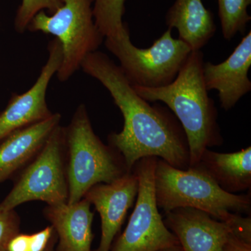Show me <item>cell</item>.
<instances>
[{
  "instance_id": "6da1fadb",
  "label": "cell",
  "mask_w": 251,
  "mask_h": 251,
  "mask_svg": "<svg viewBox=\"0 0 251 251\" xmlns=\"http://www.w3.org/2000/svg\"><path fill=\"white\" fill-rule=\"evenodd\" d=\"M80 68L106 88L123 115L122 131L110 133L108 142L123 157L128 171L141 158L151 156L178 169L189 168L187 138L168 108L151 105L141 98L120 67L103 52L97 50L87 54Z\"/></svg>"
},
{
  "instance_id": "7a4b0ae2",
  "label": "cell",
  "mask_w": 251,
  "mask_h": 251,
  "mask_svg": "<svg viewBox=\"0 0 251 251\" xmlns=\"http://www.w3.org/2000/svg\"><path fill=\"white\" fill-rule=\"evenodd\" d=\"M204 62L202 51H192L169 85L158 88L132 85L141 98L148 102H163L174 113L187 138L189 167L198 164L206 149L220 146L224 142L217 109L203 77Z\"/></svg>"
},
{
  "instance_id": "3957f363",
  "label": "cell",
  "mask_w": 251,
  "mask_h": 251,
  "mask_svg": "<svg viewBox=\"0 0 251 251\" xmlns=\"http://www.w3.org/2000/svg\"><path fill=\"white\" fill-rule=\"evenodd\" d=\"M154 185L157 205L165 213L191 207L231 222L239 213L250 211V196L226 192L198 165L178 169L158 158Z\"/></svg>"
},
{
  "instance_id": "277c9868",
  "label": "cell",
  "mask_w": 251,
  "mask_h": 251,
  "mask_svg": "<svg viewBox=\"0 0 251 251\" xmlns=\"http://www.w3.org/2000/svg\"><path fill=\"white\" fill-rule=\"evenodd\" d=\"M64 133L68 204L79 202L94 185L110 184L130 173L122 155L94 133L83 104L77 107Z\"/></svg>"
},
{
  "instance_id": "5b68a950",
  "label": "cell",
  "mask_w": 251,
  "mask_h": 251,
  "mask_svg": "<svg viewBox=\"0 0 251 251\" xmlns=\"http://www.w3.org/2000/svg\"><path fill=\"white\" fill-rule=\"evenodd\" d=\"M105 46L118 59L130 85L148 88L172 83L192 52L188 44L173 37L170 28L150 48L139 49L131 42L127 24L120 35L105 38Z\"/></svg>"
},
{
  "instance_id": "8992f818",
  "label": "cell",
  "mask_w": 251,
  "mask_h": 251,
  "mask_svg": "<svg viewBox=\"0 0 251 251\" xmlns=\"http://www.w3.org/2000/svg\"><path fill=\"white\" fill-rule=\"evenodd\" d=\"M92 0H63L54 14L39 11L31 19L27 29L52 34L62 45V61L57 77L65 82L81 67L87 54L95 52L104 36L94 22Z\"/></svg>"
},
{
  "instance_id": "52a82bcc",
  "label": "cell",
  "mask_w": 251,
  "mask_h": 251,
  "mask_svg": "<svg viewBox=\"0 0 251 251\" xmlns=\"http://www.w3.org/2000/svg\"><path fill=\"white\" fill-rule=\"evenodd\" d=\"M68 196L65 133L59 125L21 171L14 187L0 202V211L13 210L31 201H42L48 205L67 202Z\"/></svg>"
},
{
  "instance_id": "ba28073f",
  "label": "cell",
  "mask_w": 251,
  "mask_h": 251,
  "mask_svg": "<svg viewBox=\"0 0 251 251\" xmlns=\"http://www.w3.org/2000/svg\"><path fill=\"white\" fill-rule=\"evenodd\" d=\"M156 157H145L135 163L138 179L134 210L125 230L110 251H161L179 246L177 238L166 227L157 205L154 173Z\"/></svg>"
},
{
  "instance_id": "9c48e42d",
  "label": "cell",
  "mask_w": 251,
  "mask_h": 251,
  "mask_svg": "<svg viewBox=\"0 0 251 251\" xmlns=\"http://www.w3.org/2000/svg\"><path fill=\"white\" fill-rule=\"evenodd\" d=\"M164 223L177 238L183 251H223L231 234L246 238L251 232L250 217L237 214L231 222H224L191 207L166 212Z\"/></svg>"
},
{
  "instance_id": "30bf717a",
  "label": "cell",
  "mask_w": 251,
  "mask_h": 251,
  "mask_svg": "<svg viewBox=\"0 0 251 251\" xmlns=\"http://www.w3.org/2000/svg\"><path fill=\"white\" fill-rule=\"evenodd\" d=\"M49 58L34 85L27 92L14 94L0 112V140L15 130L44 121L52 116L46 103L50 82L58 72L62 61V45L54 38L48 45Z\"/></svg>"
},
{
  "instance_id": "8fae6325",
  "label": "cell",
  "mask_w": 251,
  "mask_h": 251,
  "mask_svg": "<svg viewBox=\"0 0 251 251\" xmlns=\"http://www.w3.org/2000/svg\"><path fill=\"white\" fill-rule=\"evenodd\" d=\"M138 186L137 175L131 171L110 184L94 185L86 192L83 198L95 206L101 221L100 244L94 251H110L127 211L134 203Z\"/></svg>"
},
{
  "instance_id": "7c38bea8",
  "label": "cell",
  "mask_w": 251,
  "mask_h": 251,
  "mask_svg": "<svg viewBox=\"0 0 251 251\" xmlns=\"http://www.w3.org/2000/svg\"><path fill=\"white\" fill-rule=\"evenodd\" d=\"M251 67V31L242 38L233 52L224 62H204L203 77L207 90L218 92L221 108L228 111L251 92L249 77Z\"/></svg>"
},
{
  "instance_id": "4fadbf2b",
  "label": "cell",
  "mask_w": 251,
  "mask_h": 251,
  "mask_svg": "<svg viewBox=\"0 0 251 251\" xmlns=\"http://www.w3.org/2000/svg\"><path fill=\"white\" fill-rule=\"evenodd\" d=\"M60 114L15 130L0 140V183L24 169L41 151L54 128L60 125Z\"/></svg>"
},
{
  "instance_id": "5bb4252c",
  "label": "cell",
  "mask_w": 251,
  "mask_h": 251,
  "mask_svg": "<svg viewBox=\"0 0 251 251\" xmlns=\"http://www.w3.org/2000/svg\"><path fill=\"white\" fill-rule=\"evenodd\" d=\"M90 206L85 198L74 204L46 206L44 215L57 234L56 251H92L94 214Z\"/></svg>"
},
{
  "instance_id": "9a60e30c",
  "label": "cell",
  "mask_w": 251,
  "mask_h": 251,
  "mask_svg": "<svg viewBox=\"0 0 251 251\" xmlns=\"http://www.w3.org/2000/svg\"><path fill=\"white\" fill-rule=\"evenodd\" d=\"M166 23L170 29H177L178 39L192 51L201 50L216 31L214 15L202 0H175L167 11Z\"/></svg>"
},
{
  "instance_id": "2e32d148",
  "label": "cell",
  "mask_w": 251,
  "mask_h": 251,
  "mask_svg": "<svg viewBox=\"0 0 251 251\" xmlns=\"http://www.w3.org/2000/svg\"><path fill=\"white\" fill-rule=\"evenodd\" d=\"M198 166L226 192L246 191L251 186V148L234 153L204 150Z\"/></svg>"
},
{
  "instance_id": "e0dca14e",
  "label": "cell",
  "mask_w": 251,
  "mask_h": 251,
  "mask_svg": "<svg viewBox=\"0 0 251 251\" xmlns=\"http://www.w3.org/2000/svg\"><path fill=\"white\" fill-rule=\"evenodd\" d=\"M94 22L104 38L120 35L125 27L126 0H92Z\"/></svg>"
},
{
  "instance_id": "ac0fdd59",
  "label": "cell",
  "mask_w": 251,
  "mask_h": 251,
  "mask_svg": "<svg viewBox=\"0 0 251 251\" xmlns=\"http://www.w3.org/2000/svg\"><path fill=\"white\" fill-rule=\"evenodd\" d=\"M221 30L226 40L230 41L238 33L244 34L251 17L248 8L251 0H217Z\"/></svg>"
},
{
  "instance_id": "d6986e66",
  "label": "cell",
  "mask_w": 251,
  "mask_h": 251,
  "mask_svg": "<svg viewBox=\"0 0 251 251\" xmlns=\"http://www.w3.org/2000/svg\"><path fill=\"white\" fill-rule=\"evenodd\" d=\"M62 4L63 0H22L15 18V29L19 34H23L31 19L39 11L47 10L50 14H52Z\"/></svg>"
},
{
  "instance_id": "ffe728a7",
  "label": "cell",
  "mask_w": 251,
  "mask_h": 251,
  "mask_svg": "<svg viewBox=\"0 0 251 251\" xmlns=\"http://www.w3.org/2000/svg\"><path fill=\"white\" fill-rule=\"evenodd\" d=\"M21 220L15 209L0 211V251H8L10 241L20 233Z\"/></svg>"
},
{
  "instance_id": "44dd1931",
  "label": "cell",
  "mask_w": 251,
  "mask_h": 251,
  "mask_svg": "<svg viewBox=\"0 0 251 251\" xmlns=\"http://www.w3.org/2000/svg\"><path fill=\"white\" fill-rule=\"evenodd\" d=\"M54 229L52 226L31 234L30 244L28 251H44L53 234Z\"/></svg>"
},
{
  "instance_id": "7402d4cb",
  "label": "cell",
  "mask_w": 251,
  "mask_h": 251,
  "mask_svg": "<svg viewBox=\"0 0 251 251\" xmlns=\"http://www.w3.org/2000/svg\"><path fill=\"white\" fill-rule=\"evenodd\" d=\"M223 251H251V243L245 242L232 233L225 244Z\"/></svg>"
},
{
  "instance_id": "603a6c76",
  "label": "cell",
  "mask_w": 251,
  "mask_h": 251,
  "mask_svg": "<svg viewBox=\"0 0 251 251\" xmlns=\"http://www.w3.org/2000/svg\"><path fill=\"white\" fill-rule=\"evenodd\" d=\"M31 234L18 233L8 246V251H28L30 244Z\"/></svg>"
},
{
  "instance_id": "cb8c5ba5",
  "label": "cell",
  "mask_w": 251,
  "mask_h": 251,
  "mask_svg": "<svg viewBox=\"0 0 251 251\" xmlns=\"http://www.w3.org/2000/svg\"><path fill=\"white\" fill-rule=\"evenodd\" d=\"M57 234H56L55 232H54L53 234H52V237H51L50 239L49 243V244H48L47 247H46V249L44 251H54L56 244H57Z\"/></svg>"
},
{
  "instance_id": "d4e9b609",
  "label": "cell",
  "mask_w": 251,
  "mask_h": 251,
  "mask_svg": "<svg viewBox=\"0 0 251 251\" xmlns=\"http://www.w3.org/2000/svg\"><path fill=\"white\" fill-rule=\"evenodd\" d=\"M161 251H183L181 246H175V247L168 248V249H163Z\"/></svg>"
}]
</instances>
